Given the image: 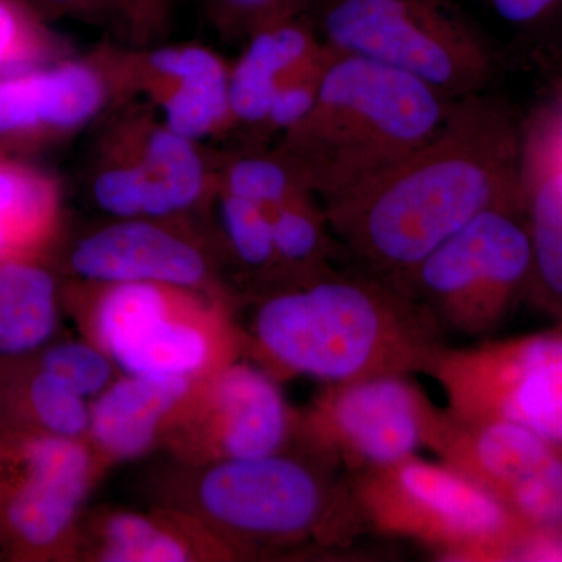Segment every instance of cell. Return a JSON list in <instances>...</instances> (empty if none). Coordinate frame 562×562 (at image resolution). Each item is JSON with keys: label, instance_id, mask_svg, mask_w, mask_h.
<instances>
[{"label": "cell", "instance_id": "1", "mask_svg": "<svg viewBox=\"0 0 562 562\" xmlns=\"http://www.w3.org/2000/svg\"><path fill=\"white\" fill-rule=\"evenodd\" d=\"M522 136L486 92L457 99L427 143L324 201L331 232L362 271L403 284L483 211L522 202Z\"/></svg>", "mask_w": 562, "mask_h": 562}, {"label": "cell", "instance_id": "2", "mask_svg": "<svg viewBox=\"0 0 562 562\" xmlns=\"http://www.w3.org/2000/svg\"><path fill=\"white\" fill-rule=\"evenodd\" d=\"M454 101L398 70L330 50L312 113L273 147L328 201L427 143Z\"/></svg>", "mask_w": 562, "mask_h": 562}, {"label": "cell", "instance_id": "3", "mask_svg": "<svg viewBox=\"0 0 562 562\" xmlns=\"http://www.w3.org/2000/svg\"><path fill=\"white\" fill-rule=\"evenodd\" d=\"M414 306L408 292L373 273L327 272L262 303L255 335L288 371L344 384L428 357L408 317Z\"/></svg>", "mask_w": 562, "mask_h": 562}, {"label": "cell", "instance_id": "4", "mask_svg": "<svg viewBox=\"0 0 562 562\" xmlns=\"http://www.w3.org/2000/svg\"><path fill=\"white\" fill-rule=\"evenodd\" d=\"M330 50L379 63L452 99L486 92L490 44L452 0H316L308 13Z\"/></svg>", "mask_w": 562, "mask_h": 562}, {"label": "cell", "instance_id": "5", "mask_svg": "<svg viewBox=\"0 0 562 562\" xmlns=\"http://www.w3.org/2000/svg\"><path fill=\"white\" fill-rule=\"evenodd\" d=\"M532 255L522 202L483 211L432 250L403 284L460 327L501 319L530 288Z\"/></svg>", "mask_w": 562, "mask_h": 562}, {"label": "cell", "instance_id": "6", "mask_svg": "<svg viewBox=\"0 0 562 562\" xmlns=\"http://www.w3.org/2000/svg\"><path fill=\"white\" fill-rule=\"evenodd\" d=\"M92 469L81 439L0 430V557L46 561L68 552Z\"/></svg>", "mask_w": 562, "mask_h": 562}, {"label": "cell", "instance_id": "7", "mask_svg": "<svg viewBox=\"0 0 562 562\" xmlns=\"http://www.w3.org/2000/svg\"><path fill=\"white\" fill-rule=\"evenodd\" d=\"M439 372L465 422H514L562 450V328L452 357Z\"/></svg>", "mask_w": 562, "mask_h": 562}, {"label": "cell", "instance_id": "8", "mask_svg": "<svg viewBox=\"0 0 562 562\" xmlns=\"http://www.w3.org/2000/svg\"><path fill=\"white\" fill-rule=\"evenodd\" d=\"M366 497L384 522L449 546L508 557L525 531L505 502L479 480L416 458L380 469Z\"/></svg>", "mask_w": 562, "mask_h": 562}, {"label": "cell", "instance_id": "9", "mask_svg": "<svg viewBox=\"0 0 562 562\" xmlns=\"http://www.w3.org/2000/svg\"><path fill=\"white\" fill-rule=\"evenodd\" d=\"M117 101H140L187 138H216L233 131L231 65L201 44H102Z\"/></svg>", "mask_w": 562, "mask_h": 562}, {"label": "cell", "instance_id": "10", "mask_svg": "<svg viewBox=\"0 0 562 562\" xmlns=\"http://www.w3.org/2000/svg\"><path fill=\"white\" fill-rule=\"evenodd\" d=\"M117 103L98 50L0 74V150L33 158L72 139Z\"/></svg>", "mask_w": 562, "mask_h": 562}, {"label": "cell", "instance_id": "11", "mask_svg": "<svg viewBox=\"0 0 562 562\" xmlns=\"http://www.w3.org/2000/svg\"><path fill=\"white\" fill-rule=\"evenodd\" d=\"M195 497L205 516L225 530L271 541L308 535L327 508L316 473L279 453L214 462L202 473Z\"/></svg>", "mask_w": 562, "mask_h": 562}, {"label": "cell", "instance_id": "12", "mask_svg": "<svg viewBox=\"0 0 562 562\" xmlns=\"http://www.w3.org/2000/svg\"><path fill=\"white\" fill-rule=\"evenodd\" d=\"M99 346L127 375L192 379L209 366V336L176 319L179 288L155 283L98 284Z\"/></svg>", "mask_w": 562, "mask_h": 562}, {"label": "cell", "instance_id": "13", "mask_svg": "<svg viewBox=\"0 0 562 562\" xmlns=\"http://www.w3.org/2000/svg\"><path fill=\"white\" fill-rule=\"evenodd\" d=\"M94 151L127 166L146 188L154 220L176 221L206 205L216 190L214 160L201 143L180 135L140 101L106 114Z\"/></svg>", "mask_w": 562, "mask_h": 562}, {"label": "cell", "instance_id": "14", "mask_svg": "<svg viewBox=\"0 0 562 562\" xmlns=\"http://www.w3.org/2000/svg\"><path fill=\"white\" fill-rule=\"evenodd\" d=\"M464 469L490 487L527 530L562 528V450L514 422H465Z\"/></svg>", "mask_w": 562, "mask_h": 562}, {"label": "cell", "instance_id": "15", "mask_svg": "<svg viewBox=\"0 0 562 562\" xmlns=\"http://www.w3.org/2000/svg\"><path fill=\"white\" fill-rule=\"evenodd\" d=\"M173 221L116 220L69 251L70 272L91 284L155 283L198 291L210 283L209 258Z\"/></svg>", "mask_w": 562, "mask_h": 562}, {"label": "cell", "instance_id": "16", "mask_svg": "<svg viewBox=\"0 0 562 562\" xmlns=\"http://www.w3.org/2000/svg\"><path fill=\"white\" fill-rule=\"evenodd\" d=\"M325 413L333 438L349 457L375 469L409 460L427 438L425 406L398 373L341 384Z\"/></svg>", "mask_w": 562, "mask_h": 562}, {"label": "cell", "instance_id": "17", "mask_svg": "<svg viewBox=\"0 0 562 562\" xmlns=\"http://www.w3.org/2000/svg\"><path fill=\"white\" fill-rule=\"evenodd\" d=\"M231 65L233 131L257 135L277 91L299 74L321 65L328 47L308 14L272 22L243 41Z\"/></svg>", "mask_w": 562, "mask_h": 562}, {"label": "cell", "instance_id": "18", "mask_svg": "<svg viewBox=\"0 0 562 562\" xmlns=\"http://www.w3.org/2000/svg\"><path fill=\"white\" fill-rule=\"evenodd\" d=\"M290 414L271 376L250 366H232L211 384V431L224 458L279 453Z\"/></svg>", "mask_w": 562, "mask_h": 562}, {"label": "cell", "instance_id": "19", "mask_svg": "<svg viewBox=\"0 0 562 562\" xmlns=\"http://www.w3.org/2000/svg\"><path fill=\"white\" fill-rule=\"evenodd\" d=\"M190 379L125 375L91 408L90 435L111 460H132L150 449L162 420L190 394Z\"/></svg>", "mask_w": 562, "mask_h": 562}, {"label": "cell", "instance_id": "20", "mask_svg": "<svg viewBox=\"0 0 562 562\" xmlns=\"http://www.w3.org/2000/svg\"><path fill=\"white\" fill-rule=\"evenodd\" d=\"M61 222L60 180L33 158L0 150V261L50 255Z\"/></svg>", "mask_w": 562, "mask_h": 562}, {"label": "cell", "instance_id": "21", "mask_svg": "<svg viewBox=\"0 0 562 562\" xmlns=\"http://www.w3.org/2000/svg\"><path fill=\"white\" fill-rule=\"evenodd\" d=\"M520 191L532 255L528 290L562 317V161L524 138Z\"/></svg>", "mask_w": 562, "mask_h": 562}, {"label": "cell", "instance_id": "22", "mask_svg": "<svg viewBox=\"0 0 562 562\" xmlns=\"http://www.w3.org/2000/svg\"><path fill=\"white\" fill-rule=\"evenodd\" d=\"M60 297L50 255L0 261V360L29 357L52 342Z\"/></svg>", "mask_w": 562, "mask_h": 562}, {"label": "cell", "instance_id": "23", "mask_svg": "<svg viewBox=\"0 0 562 562\" xmlns=\"http://www.w3.org/2000/svg\"><path fill=\"white\" fill-rule=\"evenodd\" d=\"M213 160L220 190L268 211L312 194L294 165L276 147L247 146L246 150L213 157Z\"/></svg>", "mask_w": 562, "mask_h": 562}, {"label": "cell", "instance_id": "24", "mask_svg": "<svg viewBox=\"0 0 562 562\" xmlns=\"http://www.w3.org/2000/svg\"><path fill=\"white\" fill-rule=\"evenodd\" d=\"M271 221L277 269L295 273L303 281L330 272L325 269L328 221L313 194L271 211Z\"/></svg>", "mask_w": 562, "mask_h": 562}, {"label": "cell", "instance_id": "25", "mask_svg": "<svg viewBox=\"0 0 562 562\" xmlns=\"http://www.w3.org/2000/svg\"><path fill=\"white\" fill-rule=\"evenodd\" d=\"M99 535V561L183 562L192 557L187 542L136 513L111 514Z\"/></svg>", "mask_w": 562, "mask_h": 562}, {"label": "cell", "instance_id": "26", "mask_svg": "<svg viewBox=\"0 0 562 562\" xmlns=\"http://www.w3.org/2000/svg\"><path fill=\"white\" fill-rule=\"evenodd\" d=\"M72 54L68 40L24 0H0V74Z\"/></svg>", "mask_w": 562, "mask_h": 562}, {"label": "cell", "instance_id": "27", "mask_svg": "<svg viewBox=\"0 0 562 562\" xmlns=\"http://www.w3.org/2000/svg\"><path fill=\"white\" fill-rule=\"evenodd\" d=\"M211 202L220 214L228 246L246 268L276 271L271 211L216 187Z\"/></svg>", "mask_w": 562, "mask_h": 562}, {"label": "cell", "instance_id": "28", "mask_svg": "<svg viewBox=\"0 0 562 562\" xmlns=\"http://www.w3.org/2000/svg\"><path fill=\"white\" fill-rule=\"evenodd\" d=\"M32 357L44 371L54 373L85 398L102 394L113 383L114 362L90 344L49 342Z\"/></svg>", "mask_w": 562, "mask_h": 562}, {"label": "cell", "instance_id": "29", "mask_svg": "<svg viewBox=\"0 0 562 562\" xmlns=\"http://www.w3.org/2000/svg\"><path fill=\"white\" fill-rule=\"evenodd\" d=\"M213 31L225 41H244L250 33L308 13L316 0H202Z\"/></svg>", "mask_w": 562, "mask_h": 562}, {"label": "cell", "instance_id": "30", "mask_svg": "<svg viewBox=\"0 0 562 562\" xmlns=\"http://www.w3.org/2000/svg\"><path fill=\"white\" fill-rule=\"evenodd\" d=\"M327 60L328 55L321 65L299 74L277 91L268 114H266V120L255 135L257 140L249 147H265L266 140L280 139L281 136L294 131L299 124L305 121L317 101L322 72H324Z\"/></svg>", "mask_w": 562, "mask_h": 562}, {"label": "cell", "instance_id": "31", "mask_svg": "<svg viewBox=\"0 0 562 562\" xmlns=\"http://www.w3.org/2000/svg\"><path fill=\"white\" fill-rule=\"evenodd\" d=\"M46 22L72 20L109 29L122 43L128 40L127 0H24Z\"/></svg>", "mask_w": 562, "mask_h": 562}, {"label": "cell", "instance_id": "32", "mask_svg": "<svg viewBox=\"0 0 562 562\" xmlns=\"http://www.w3.org/2000/svg\"><path fill=\"white\" fill-rule=\"evenodd\" d=\"M131 46L161 43L171 29L173 0H127Z\"/></svg>", "mask_w": 562, "mask_h": 562}, {"label": "cell", "instance_id": "33", "mask_svg": "<svg viewBox=\"0 0 562 562\" xmlns=\"http://www.w3.org/2000/svg\"><path fill=\"white\" fill-rule=\"evenodd\" d=\"M501 20L517 27L538 24L561 9L562 0H484Z\"/></svg>", "mask_w": 562, "mask_h": 562}, {"label": "cell", "instance_id": "34", "mask_svg": "<svg viewBox=\"0 0 562 562\" xmlns=\"http://www.w3.org/2000/svg\"><path fill=\"white\" fill-rule=\"evenodd\" d=\"M508 557L522 561H562V528L525 530Z\"/></svg>", "mask_w": 562, "mask_h": 562}, {"label": "cell", "instance_id": "35", "mask_svg": "<svg viewBox=\"0 0 562 562\" xmlns=\"http://www.w3.org/2000/svg\"><path fill=\"white\" fill-rule=\"evenodd\" d=\"M522 138L525 143L532 144L562 161V101L536 122L535 127Z\"/></svg>", "mask_w": 562, "mask_h": 562}]
</instances>
